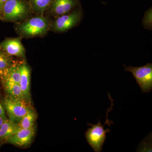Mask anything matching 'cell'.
<instances>
[{"label":"cell","mask_w":152,"mask_h":152,"mask_svg":"<svg viewBox=\"0 0 152 152\" xmlns=\"http://www.w3.org/2000/svg\"><path fill=\"white\" fill-rule=\"evenodd\" d=\"M109 98L110 99L111 101V105L110 107L107 110L106 114V121L104 124L102 126L101 123V120H99L97 124H93L91 123H88V125L91 128H88L87 132L85 133V136L87 142L90 146L96 152H102L104 142L107 137L106 134L110 132V129H104V126L108 125L109 126L114 124L112 121H109L108 118V115L109 112L113 110V107L114 105L113 100L111 97L110 95L108 94Z\"/></svg>","instance_id":"obj_1"},{"label":"cell","mask_w":152,"mask_h":152,"mask_svg":"<svg viewBox=\"0 0 152 152\" xmlns=\"http://www.w3.org/2000/svg\"><path fill=\"white\" fill-rule=\"evenodd\" d=\"M2 104L7 113L9 120L19 124L31 107L26 100L18 99L8 95L4 99Z\"/></svg>","instance_id":"obj_2"},{"label":"cell","mask_w":152,"mask_h":152,"mask_svg":"<svg viewBox=\"0 0 152 152\" xmlns=\"http://www.w3.org/2000/svg\"><path fill=\"white\" fill-rule=\"evenodd\" d=\"M125 70L130 72L136 80L142 93H149L152 89V64L148 63L141 67L126 66Z\"/></svg>","instance_id":"obj_3"},{"label":"cell","mask_w":152,"mask_h":152,"mask_svg":"<svg viewBox=\"0 0 152 152\" xmlns=\"http://www.w3.org/2000/svg\"><path fill=\"white\" fill-rule=\"evenodd\" d=\"M3 19L15 20L24 16L26 13V6L20 0H7L3 7Z\"/></svg>","instance_id":"obj_4"},{"label":"cell","mask_w":152,"mask_h":152,"mask_svg":"<svg viewBox=\"0 0 152 152\" xmlns=\"http://www.w3.org/2000/svg\"><path fill=\"white\" fill-rule=\"evenodd\" d=\"M48 27V21L42 17H37L23 24L20 27V30L26 35L34 36L45 33Z\"/></svg>","instance_id":"obj_5"},{"label":"cell","mask_w":152,"mask_h":152,"mask_svg":"<svg viewBox=\"0 0 152 152\" xmlns=\"http://www.w3.org/2000/svg\"><path fill=\"white\" fill-rule=\"evenodd\" d=\"M81 18V14L79 11H75L69 15H62L55 22L54 28L56 31H65L77 24Z\"/></svg>","instance_id":"obj_6"},{"label":"cell","mask_w":152,"mask_h":152,"mask_svg":"<svg viewBox=\"0 0 152 152\" xmlns=\"http://www.w3.org/2000/svg\"><path fill=\"white\" fill-rule=\"evenodd\" d=\"M34 134V126L30 129H20L7 141L17 146H26L31 143Z\"/></svg>","instance_id":"obj_7"},{"label":"cell","mask_w":152,"mask_h":152,"mask_svg":"<svg viewBox=\"0 0 152 152\" xmlns=\"http://www.w3.org/2000/svg\"><path fill=\"white\" fill-rule=\"evenodd\" d=\"M0 47L9 55L25 56L24 48L18 39H8L0 44Z\"/></svg>","instance_id":"obj_8"},{"label":"cell","mask_w":152,"mask_h":152,"mask_svg":"<svg viewBox=\"0 0 152 152\" xmlns=\"http://www.w3.org/2000/svg\"><path fill=\"white\" fill-rule=\"evenodd\" d=\"M20 73V80L19 85L26 101L29 103L31 101L30 92V71L27 66L25 64L19 66Z\"/></svg>","instance_id":"obj_9"},{"label":"cell","mask_w":152,"mask_h":152,"mask_svg":"<svg viewBox=\"0 0 152 152\" xmlns=\"http://www.w3.org/2000/svg\"><path fill=\"white\" fill-rule=\"evenodd\" d=\"M20 129L18 124L7 120L0 127V142L7 141Z\"/></svg>","instance_id":"obj_10"},{"label":"cell","mask_w":152,"mask_h":152,"mask_svg":"<svg viewBox=\"0 0 152 152\" xmlns=\"http://www.w3.org/2000/svg\"><path fill=\"white\" fill-rule=\"evenodd\" d=\"M75 5V0H55L52 10L56 15H62L69 12Z\"/></svg>","instance_id":"obj_11"},{"label":"cell","mask_w":152,"mask_h":152,"mask_svg":"<svg viewBox=\"0 0 152 152\" xmlns=\"http://www.w3.org/2000/svg\"><path fill=\"white\" fill-rule=\"evenodd\" d=\"M2 83L8 95L15 99L26 101L19 84L7 81H2Z\"/></svg>","instance_id":"obj_12"},{"label":"cell","mask_w":152,"mask_h":152,"mask_svg":"<svg viewBox=\"0 0 152 152\" xmlns=\"http://www.w3.org/2000/svg\"><path fill=\"white\" fill-rule=\"evenodd\" d=\"M2 81H7L19 84L20 80V73L19 66L13 65L5 73L1 76Z\"/></svg>","instance_id":"obj_13"},{"label":"cell","mask_w":152,"mask_h":152,"mask_svg":"<svg viewBox=\"0 0 152 152\" xmlns=\"http://www.w3.org/2000/svg\"><path fill=\"white\" fill-rule=\"evenodd\" d=\"M36 118L37 114L34 110L31 107L19 123V126L20 129H30L33 127Z\"/></svg>","instance_id":"obj_14"},{"label":"cell","mask_w":152,"mask_h":152,"mask_svg":"<svg viewBox=\"0 0 152 152\" xmlns=\"http://www.w3.org/2000/svg\"><path fill=\"white\" fill-rule=\"evenodd\" d=\"M13 65L12 61L9 55L0 50V77L5 73Z\"/></svg>","instance_id":"obj_15"},{"label":"cell","mask_w":152,"mask_h":152,"mask_svg":"<svg viewBox=\"0 0 152 152\" xmlns=\"http://www.w3.org/2000/svg\"><path fill=\"white\" fill-rule=\"evenodd\" d=\"M34 5L38 10H45L50 4L52 0H33Z\"/></svg>","instance_id":"obj_16"},{"label":"cell","mask_w":152,"mask_h":152,"mask_svg":"<svg viewBox=\"0 0 152 152\" xmlns=\"http://www.w3.org/2000/svg\"><path fill=\"white\" fill-rule=\"evenodd\" d=\"M0 117H1L2 118L4 121L8 120L6 117L4 109L3 107V105L1 104V102H0Z\"/></svg>","instance_id":"obj_17"},{"label":"cell","mask_w":152,"mask_h":152,"mask_svg":"<svg viewBox=\"0 0 152 152\" xmlns=\"http://www.w3.org/2000/svg\"><path fill=\"white\" fill-rule=\"evenodd\" d=\"M3 15V11L1 10V8L0 7V19H3V17L2 16Z\"/></svg>","instance_id":"obj_18"},{"label":"cell","mask_w":152,"mask_h":152,"mask_svg":"<svg viewBox=\"0 0 152 152\" xmlns=\"http://www.w3.org/2000/svg\"><path fill=\"white\" fill-rule=\"evenodd\" d=\"M4 120L1 117H0V127H1V126L2 125V124H3V123L4 122Z\"/></svg>","instance_id":"obj_19"},{"label":"cell","mask_w":152,"mask_h":152,"mask_svg":"<svg viewBox=\"0 0 152 152\" xmlns=\"http://www.w3.org/2000/svg\"><path fill=\"white\" fill-rule=\"evenodd\" d=\"M1 49V47H0V49Z\"/></svg>","instance_id":"obj_20"}]
</instances>
